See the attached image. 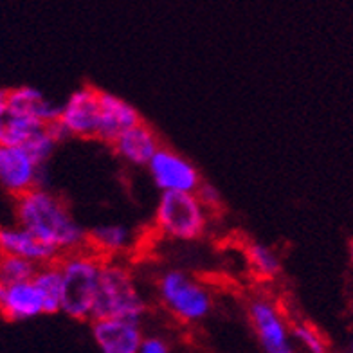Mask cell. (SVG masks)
<instances>
[{
	"label": "cell",
	"instance_id": "obj_1",
	"mask_svg": "<svg viewBox=\"0 0 353 353\" xmlns=\"http://www.w3.org/2000/svg\"><path fill=\"white\" fill-rule=\"evenodd\" d=\"M17 219L60 256L88 247V231L67 204L46 188H33L17 196Z\"/></svg>",
	"mask_w": 353,
	"mask_h": 353
},
{
	"label": "cell",
	"instance_id": "obj_2",
	"mask_svg": "<svg viewBox=\"0 0 353 353\" xmlns=\"http://www.w3.org/2000/svg\"><path fill=\"white\" fill-rule=\"evenodd\" d=\"M103 261L105 258L90 247L58 258L63 276V298L60 312H63L67 317L74 321H92Z\"/></svg>",
	"mask_w": 353,
	"mask_h": 353
},
{
	"label": "cell",
	"instance_id": "obj_3",
	"mask_svg": "<svg viewBox=\"0 0 353 353\" xmlns=\"http://www.w3.org/2000/svg\"><path fill=\"white\" fill-rule=\"evenodd\" d=\"M146 312L148 303L144 299L130 267L123 263L119 258H105L92 319L119 317L141 323Z\"/></svg>",
	"mask_w": 353,
	"mask_h": 353
},
{
	"label": "cell",
	"instance_id": "obj_4",
	"mask_svg": "<svg viewBox=\"0 0 353 353\" xmlns=\"http://www.w3.org/2000/svg\"><path fill=\"white\" fill-rule=\"evenodd\" d=\"M211 211L195 191H161L155 205L154 228L164 238L175 242H195L210 225Z\"/></svg>",
	"mask_w": 353,
	"mask_h": 353
},
{
	"label": "cell",
	"instance_id": "obj_5",
	"mask_svg": "<svg viewBox=\"0 0 353 353\" xmlns=\"http://www.w3.org/2000/svg\"><path fill=\"white\" fill-rule=\"evenodd\" d=\"M159 301L182 325H199L213 312V294L205 283L184 270H166L155 283Z\"/></svg>",
	"mask_w": 353,
	"mask_h": 353
},
{
	"label": "cell",
	"instance_id": "obj_6",
	"mask_svg": "<svg viewBox=\"0 0 353 353\" xmlns=\"http://www.w3.org/2000/svg\"><path fill=\"white\" fill-rule=\"evenodd\" d=\"M247 317L254 337L265 353H292V325L285 317L278 301L256 296L247 305Z\"/></svg>",
	"mask_w": 353,
	"mask_h": 353
},
{
	"label": "cell",
	"instance_id": "obj_7",
	"mask_svg": "<svg viewBox=\"0 0 353 353\" xmlns=\"http://www.w3.org/2000/svg\"><path fill=\"white\" fill-rule=\"evenodd\" d=\"M43 182L46 166H40L22 144H0V184L8 193L20 196Z\"/></svg>",
	"mask_w": 353,
	"mask_h": 353
},
{
	"label": "cell",
	"instance_id": "obj_8",
	"mask_svg": "<svg viewBox=\"0 0 353 353\" xmlns=\"http://www.w3.org/2000/svg\"><path fill=\"white\" fill-rule=\"evenodd\" d=\"M159 191H196L204 181L199 168L175 150L161 146L146 166Z\"/></svg>",
	"mask_w": 353,
	"mask_h": 353
},
{
	"label": "cell",
	"instance_id": "obj_9",
	"mask_svg": "<svg viewBox=\"0 0 353 353\" xmlns=\"http://www.w3.org/2000/svg\"><path fill=\"white\" fill-rule=\"evenodd\" d=\"M99 92L94 87L76 88L60 105L58 121L63 125L69 137L98 139L99 130Z\"/></svg>",
	"mask_w": 353,
	"mask_h": 353
},
{
	"label": "cell",
	"instance_id": "obj_10",
	"mask_svg": "<svg viewBox=\"0 0 353 353\" xmlns=\"http://www.w3.org/2000/svg\"><path fill=\"white\" fill-rule=\"evenodd\" d=\"M90 334L101 353H139L144 332L139 321L94 317Z\"/></svg>",
	"mask_w": 353,
	"mask_h": 353
},
{
	"label": "cell",
	"instance_id": "obj_11",
	"mask_svg": "<svg viewBox=\"0 0 353 353\" xmlns=\"http://www.w3.org/2000/svg\"><path fill=\"white\" fill-rule=\"evenodd\" d=\"M0 312L8 321H29L43 316L42 294L33 279L17 283L0 281Z\"/></svg>",
	"mask_w": 353,
	"mask_h": 353
},
{
	"label": "cell",
	"instance_id": "obj_12",
	"mask_svg": "<svg viewBox=\"0 0 353 353\" xmlns=\"http://www.w3.org/2000/svg\"><path fill=\"white\" fill-rule=\"evenodd\" d=\"M112 146L116 150V154L130 166L146 168L163 144L152 126L139 121L117 135Z\"/></svg>",
	"mask_w": 353,
	"mask_h": 353
},
{
	"label": "cell",
	"instance_id": "obj_13",
	"mask_svg": "<svg viewBox=\"0 0 353 353\" xmlns=\"http://www.w3.org/2000/svg\"><path fill=\"white\" fill-rule=\"evenodd\" d=\"M139 121L143 117L132 103L112 92H99V141L112 144L117 135Z\"/></svg>",
	"mask_w": 353,
	"mask_h": 353
},
{
	"label": "cell",
	"instance_id": "obj_14",
	"mask_svg": "<svg viewBox=\"0 0 353 353\" xmlns=\"http://www.w3.org/2000/svg\"><path fill=\"white\" fill-rule=\"evenodd\" d=\"M0 252L20 256L37 265L49 263L60 258L51 245H47L20 223L17 228H0Z\"/></svg>",
	"mask_w": 353,
	"mask_h": 353
},
{
	"label": "cell",
	"instance_id": "obj_15",
	"mask_svg": "<svg viewBox=\"0 0 353 353\" xmlns=\"http://www.w3.org/2000/svg\"><path fill=\"white\" fill-rule=\"evenodd\" d=\"M137 234L125 223H101L88 231V247L103 258H123L135 249Z\"/></svg>",
	"mask_w": 353,
	"mask_h": 353
},
{
	"label": "cell",
	"instance_id": "obj_16",
	"mask_svg": "<svg viewBox=\"0 0 353 353\" xmlns=\"http://www.w3.org/2000/svg\"><path fill=\"white\" fill-rule=\"evenodd\" d=\"M43 126H47L46 123L40 121L31 112L11 107L8 103L4 116L0 117V144H23Z\"/></svg>",
	"mask_w": 353,
	"mask_h": 353
},
{
	"label": "cell",
	"instance_id": "obj_17",
	"mask_svg": "<svg viewBox=\"0 0 353 353\" xmlns=\"http://www.w3.org/2000/svg\"><path fill=\"white\" fill-rule=\"evenodd\" d=\"M34 285L38 287L43 299L46 314H56L61 308V298H63V276L58 260L49 263L38 265L37 274L33 276Z\"/></svg>",
	"mask_w": 353,
	"mask_h": 353
},
{
	"label": "cell",
	"instance_id": "obj_18",
	"mask_svg": "<svg viewBox=\"0 0 353 353\" xmlns=\"http://www.w3.org/2000/svg\"><path fill=\"white\" fill-rule=\"evenodd\" d=\"M245 256L249 269L260 279H274L281 272V260H279L278 252L267 243H247Z\"/></svg>",
	"mask_w": 353,
	"mask_h": 353
},
{
	"label": "cell",
	"instance_id": "obj_19",
	"mask_svg": "<svg viewBox=\"0 0 353 353\" xmlns=\"http://www.w3.org/2000/svg\"><path fill=\"white\" fill-rule=\"evenodd\" d=\"M37 269L38 265L34 261L0 252V281L2 283H17V281L33 279Z\"/></svg>",
	"mask_w": 353,
	"mask_h": 353
},
{
	"label": "cell",
	"instance_id": "obj_20",
	"mask_svg": "<svg viewBox=\"0 0 353 353\" xmlns=\"http://www.w3.org/2000/svg\"><path fill=\"white\" fill-rule=\"evenodd\" d=\"M56 144H58V141L54 139V135L49 132L47 126H43L42 130H38L37 134L31 135L22 146L28 150L29 155H31L40 166H46L47 161L51 159L52 152H54Z\"/></svg>",
	"mask_w": 353,
	"mask_h": 353
},
{
	"label": "cell",
	"instance_id": "obj_21",
	"mask_svg": "<svg viewBox=\"0 0 353 353\" xmlns=\"http://www.w3.org/2000/svg\"><path fill=\"white\" fill-rule=\"evenodd\" d=\"M292 339L294 344H299L303 350L310 353H325L326 343L323 335L310 326L308 323H296L292 325Z\"/></svg>",
	"mask_w": 353,
	"mask_h": 353
},
{
	"label": "cell",
	"instance_id": "obj_22",
	"mask_svg": "<svg viewBox=\"0 0 353 353\" xmlns=\"http://www.w3.org/2000/svg\"><path fill=\"white\" fill-rule=\"evenodd\" d=\"M196 196L200 199V202L208 208V210L213 213V211H219L222 208V193L216 186H213L211 182L202 181L200 186L196 188Z\"/></svg>",
	"mask_w": 353,
	"mask_h": 353
},
{
	"label": "cell",
	"instance_id": "obj_23",
	"mask_svg": "<svg viewBox=\"0 0 353 353\" xmlns=\"http://www.w3.org/2000/svg\"><path fill=\"white\" fill-rule=\"evenodd\" d=\"M172 346L164 337L159 335H143L139 353H170Z\"/></svg>",
	"mask_w": 353,
	"mask_h": 353
},
{
	"label": "cell",
	"instance_id": "obj_24",
	"mask_svg": "<svg viewBox=\"0 0 353 353\" xmlns=\"http://www.w3.org/2000/svg\"><path fill=\"white\" fill-rule=\"evenodd\" d=\"M8 108V88H0V117L4 116Z\"/></svg>",
	"mask_w": 353,
	"mask_h": 353
},
{
	"label": "cell",
	"instance_id": "obj_25",
	"mask_svg": "<svg viewBox=\"0 0 353 353\" xmlns=\"http://www.w3.org/2000/svg\"><path fill=\"white\" fill-rule=\"evenodd\" d=\"M350 256H352V261H353V243H352V247H350Z\"/></svg>",
	"mask_w": 353,
	"mask_h": 353
},
{
	"label": "cell",
	"instance_id": "obj_26",
	"mask_svg": "<svg viewBox=\"0 0 353 353\" xmlns=\"http://www.w3.org/2000/svg\"><path fill=\"white\" fill-rule=\"evenodd\" d=\"M352 352H353V343H352Z\"/></svg>",
	"mask_w": 353,
	"mask_h": 353
}]
</instances>
